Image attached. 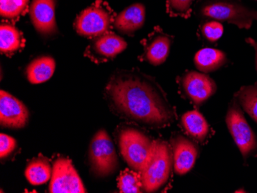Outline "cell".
I'll use <instances>...</instances> for the list:
<instances>
[{
	"label": "cell",
	"instance_id": "cell-2",
	"mask_svg": "<svg viewBox=\"0 0 257 193\" xmlns=\"http://www.w3.org/2000/svg\"><path fill=\"white\" fill-rule=\"evenodd\" d=\"M193 11L200 20L225 22L239 29L248 30L257 21V10L239 0H198Z\"/></svg>",
	"mask_w": 257,
	"mask_h": 193
},
{
	"label": "cell",
	"instance_id": "cell-6",
	"mask_svg": "<svg viewBox=\"0 0 257 193\" xmlns=\"http://www.w3.org/2000/svg\"><path fill=\"white\" fill-rule=\"evenodd\" d=\"M113 21V12L110 7L106 3L98 0L77 16L73 26L78 35L94 38L108 33Z\"/></svg>",
	"mask_w": 257,
	"mask_h": 193
},
{
	"label": "cell",
	"instance_id": "cell-24",
	"mask_svg": "<svg viewBox=\"0 0 257 193\" xmlns=\"http://www.w3.org/2000/svg\"><path fill=\"white\" fill-rule=\"evenodd\" d=\"M195 0H167V12L170 17L188 19L193 13Z\"/></svg>",
	"mask_w": 257,
	"mask_h": 193
},
{
	"label": "cell",
	"instance_id": "cell-10",
	"mask_svg": "<svg viewBox=\"0 0 257 193\" xmlns=\"http://www.w3.org/2000/svg\"><path fill=\"white\" fill-rule=\"evenodd\" d=\"M127 48V43L113 33H104L92 38L84 56L95 63H106Z\"/></svg>",
	"mask_w": 257,
	"mask_h": 193
},
{
	"label": "cell",
	"instance_id": "cell-18",
	"mask_svg": "<svg viewBox=\"0 0 257 193\" xmlns=\"http://www.w3.org/2000/svg\"><path fill=\"white\" fill-rule=\"evenodd\" d=\"M181 123L186 133L199 142H203L209 132V126L198 110L188 111L183 115Z\"/></svg>",
	"mask_w": 257,
	"mask_h": 193
},
{
	"label": "cell",
	"instance_id": "cell-7",
	"mask_svg": "<svg viewBox=\"0 0 257 193\" xmlns=\"http://www.w3.org/2000/svg\"><path fill=\"white\" fill-rule=\"evenodd\" d=\"M226 122L232 139L240 151L244 160H246L257 151V137L234 96L228 107Z\"/></svg>",
	"mask_w": 257,
	"mask_h": 193
},
{
	"label": "cell",
	"instance_id": "cell-12",
	"mask_svg": "<svg viewBox=\"0 0 257 193\" xmlns=\"http://www.w3.org/2000/svg\"><path fill=\"white\" fill-rule=\"evenodd\" d=\"M30 119V112L20 99L6 91L0 92V124L2 127L21 129Z\"/></svg>",
	"mask_w": 257,
	"mask_h": 193
},
{
	"label": "cell",
	"instance_id": "cell-15",
	"mask_svg": "<svg viewBox=\"0 0 257 193\" xmlns=\"http://www.w3.org/2000/svg\"><path fill=\"white\" fill-rule=\"evenodd\" d=\"M146 20V7L142 4L128 6L114 18V28L123 35L134 37L144 27Z\"/></svg>",
	"mask_w": 257,
	"mask_h": 193
},
{
	"label": "cell",
	"instance_id": "cell-14",
	"mask_svg": "<svg viewBox=\"0 0 257 193\" xmlns=\"http://www.w3.org/2000/svg\"><path fill=\"white\" fill-rule=\"evenodd\" d=\"M56 0H33L30 6V17L37 33L43 37H52L58 33Z\"/></svg>",
	"mask_w": 257,
	"mask_h": 193
},
{
	"label": "cell",
	"instance_id": "cell-25",
	"mask_svg": "<svg viewBox=\"0 0 257 193\" xmlns=\"http://www.w3.org/2000/svg\"><path fill=\"white\" fill-rule=\"evenodd\" d=\"M201 34L207 41L214 43L223 36V25L216 20H206L201 25Z\"/></svg>",
	"mask_w": 257,
	"mask_h": 193
},
{
	"label": "cell",
	"instance_id": "cell-11",
	"mask_svg": "<svg viewBox=\"0 0 257 193\" xmlns=\"http://www.w3.org/2000/svg\"><path fill=\"white\" fill-rule=\"evenodd\" d=\"M173 37L157 27L147 38L143 40L144 53L139 57L142 62L153 66H160L165 63L170 53Z\"/></svg>",
	"mask_w": 257,
	"mask_h": 193
},
{
	"label": "cell",
	"instance_id": "cell-27",
	"mask_svg": "<svg viewBox=\"0 0 257 193\" xmlns=\"http://www.w3.org/2000/svg\"><path fill=\"white\" fill-rule=\"evenodd\" d=\"M246 42L248 44L250 45L251 47H253L254 50H255V70L257 72V41L249 37V38L246 39Z\"/></svg>",
	"mask_w": 257,
	"mask_h": 193
},
{
	"label": "cell",
	"instance_id": "cell-23",
	"mask_svg": "<svg viewBox=\"0 0 257 193\" xmlns=\"http://www.w3.org/2000/svg\"><path fill=\"white\" fill-rule=\"evenodd\" d=\"M30 0H0V14L4 18L16 20L24 13Z\"/></svg>",
	"mask_w": 257,
	"mask_h": 193
},
{
	"label": "cell",
	"instance_id": "cell-9",
	"mask_svg": "<svg viewBox=\"0 0 257 193\" xmlns=\"http://www.w3.org/2000/svg\"><path fill=\"white\" fill-rule=\"evenodd\" d=\"M49 191L51 193H83L86 188L69 158L59 157L53 162Z\"/></svg>",
	"mask_w": 257,
	"mask_h": 193
},
{
	"label": "cell",
	"instance_id": "cell-22",
	"mask_svg": "<svg viewBox=\"0 0 257 193\" xmlns=\"http://www.w3.org/2000/svg\"><path fill=\"white\" fill-rule=\"evenodd\" d=\"M118 187L120 192H143V184L140 172L134 170L126 169L118 178Z\"/></svg>",
	"mask_w": 257,
	"mask_h": 193
},
{
	"label": "cell",
	"instance_id": "cell-16",
	"mask_svg": "<svg viewBox=\"0 0 257 193\" xmlns=\"http://www.w3.org/2000/svg\"><path fill=\"white\" fill-rule=\"evenodd\" d=\"M228 63L227 56L222 50L204 48L199 50L194 56V64L199 71L213 73Z\"/></svg>",
	"mask_w": 257,
	"mask_h": 193
},
{
	"label": "cell",
	"instance_id": "cell-8",
	"mask_svg": "<svg viewBox=\"0 0 257 193\" xmlns=\"http://www.w3.org/2000/svg\"><path fill=\"white\" fill-rule=\"evenodd\" d=\"M178 83L185 97L196 106H200L216 93V82L206 73L191 70L178 78Z\"/></svg>",
	"mask_w": 257,
	"mask_h": 193
},
{
	"label": "cell",
	"instance_id": "cell-19",
	"mask_svg": "<svg viewBox=\"0 0 257 193\" xmlns=\"http://www.w3.org/2000/svg\"><path fill=\"white\" fill-rule=\"evenodd\" d=\"M23 33L14 25L7 23L0 27V50L1 53L11 56L24 47Z\"/></svg>",
	"mask_w": 257,
	"mask_h": 193
},
{
	"label": "cell",
	"instance_id": "cell-21",
	"mask_svg": "<svg viewBox=\"0 0 257 193\" xmlns=\"http://www.w3.org/2000/svg\"><path fill=\"white\" fill-rule=\"evenodd\" d=\"M241 108L257 122V82L252 86H242L234 94Z\"/></svg>",
	"mask_w": 257,
	"mask_h": 193
},
{
	"label": "cell",
	"instance_id": "cell-1",
	"mask_svg": "<svg viewBox=\"0 0 257 193\" xmlns=\"http://www.w3.org/2000/svg\"><path fill=\"white\" fill-rule=\"evenodd\" d=\"M104 93L114 114L144 127H167L177 118L157 80L137 69L114 72Z\"/></svg>",
	"mask_w": 257,
	"mask_h": 193
},
{
	"label": "cell",
	"instance_id": "cell-5",
	"mask_svg": "<svg viewBox=\"0 0 257 193\" xmlns=\"http://www.w3.org/2000/svg\"><path fill=\"white\" fill-rule=\"evenodd\" d=\"M88 162L91 173L99 178L109 176L119 168L115 146L105 129H100L93 135L89 144Z\"/></svg>",
	"mask_w": 257,
	"mask_h": 193
},
{
	"label": "cell",
	"instance_id": "cell-26",
	"mask_svg": "<svg viewBox=\"0 0 257 193\" xmlns=\"http://www.w3.org/2000/svg\"><path fill=\"white\" fill-rule=\"evenodd\" d=\"M17 147V140L14 138L2 133L0 135V157L7 158L14 152Z\"/></svg>",
	"mask_w": 257,
	"mask_h": 193
},
{
	"label": "cell",
	"instance_id": "cell-3",
	"mask_svg": "<svg viewBox=\"0 0 257 193\" xmlns=\"http://www.w3.org/2000/svg\"><path fill=\"white\" fill-rule=\"evenodd\" d=\"M173 164V152L168 142L154 140L151 152L140 172L144 191L156 192L163 188L170 179Z\"/></svg>",
	"mask_w": 257,
	"mask_h": 193
},
{
	"label": "cell",
	"instance_id": "cell-17",
	"mask_svg": "<svg viewBox=\"0 0 257 193\" xmlns=\"http://www.w3.org/2000/svg\"><path fill=\"white\" fill-rule=\"evenodd\" d=\"M56 70V61L50 56H40L27 66L26 75L32 84H40L48 81Z\"/></svg>",
	"mask_w": 257,
	"mask_h": 193
},
{
	"label": "cell",
	"instance_id": "cell-13",
	"mask_svg": "<svg viewBox=\"0 0 257 193\" xmlns=\"http://www.w3.org/2000/svg\"><path fill=\"white\" fill-rule=\"evenodd\" d=\"M171 148L175 172L177 175H186L196 163L199 147L186 136L177 134L172 137Z\"/></svg>",
	"mask_w": 257,
	"mask_h": 193
},
{
	"label": "cell",
	"instance_id": "cell-4",
	"mask_svg": "<svg viewBox=\"0 0 257 193\" xmlns=\"http://www.w3.org/2000/svg\"><path fill=\"white\" fill-rule=\"evenodd\" d=\"M121 155L131 169L140 172L148 158L154 140L140 129L121 126L116 132Z\"/></svg>",
	"mask_w": 257,
	"mask_h": 193
},
{
	"label": "cell",
	"instance_id": "cell-20",
	"mask_svg": "<svg viewBox=\"0 0 257 193\" xmlns=\"http://www.w3.org/2000/svg\"><path fill=\"white\" fill-rule=\"evenodd\" d=\"M53 168L46 157L43 155L34 158L29 162L25 175L31 185H40L51 178Z\"/></svg>",
	"mask_w": 257,
	"mask_h": 193
}]
</instances>
